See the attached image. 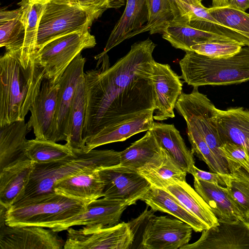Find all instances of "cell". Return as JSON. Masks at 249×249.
Instances as JSON below:
<instances>
[{
    "label": "cell",
    "mask_w": 249,
    "mask_h": 249,
    "mask_svg": "<svg viewBox=\"0 0 249 249\" xmlns=\"http://www.w3.org/2000/svg\"><path fill=\"white\" fill-rule=\"evenodd\" d=\"M48 0H21L18 4L22 11L25 28V39L23 51L35 57L39 23Z\"/></svg>",
    "instance_id": "d6a6232c"
},
{
    "label": "cell",
    "mask_w": 249,
    "mask_h": 249,
    "mask_svg": "<svg viewBox=\"0 0 249 249\" xmlns=\"http://www.w3.org/2000/svg\"><path fill=\"white\" fill-rule=\"evenodd\" d=\"M120 163V152L95 149L89 151L83 149L73 150L72 154L56 160L34 163L24 194L18 201L54 193L55 183L80 172Z\"/></svg>",
    "instance_id": "3957f363"
},
{
    "label": "cell",
    "mask_w": 249,
    "mask_h": 249,
    "mask_svg": "<svg viewBox=\"0 0 249 249\" xmlns=\"http://www.w3.org/2000/svg\"><path fill=\"white\" fill-rule=\"evenodd\" d=\"M186 124L187 136L193 154L205 162L211 172L229 174V170L220 163L201 134L193 125L189 123Z\"/></svg>",
    "instance_id": "74e56055"
},
{
    "label": "cell",
    "mask_w": 249,
    "mask_h": 249,
    "mask_svg": "<svg viewBox=\"0 0 249 249\" xmlns=\"http://www.w3.org/2000/svg\"><path fill=\"white\" fill-rule=\"evenodd\" d=\"M99 17L70 0H48L38 25L37 51L61 36L89 31L92 22Z\"/></svg>",
    "instance_id": "8992f818"
},
{
    "label": "cell",
    "mask_w": 249,
    "mask_h": 249,
    "mask_svg": "<svg viewBox=\"0 0 249 249\" xmlns=\"http://www.w3.org/2000/svg\"><path fill=\"white\" fill-rule=\"evenodd\" d=\"M148 19L146 0H126V5L107 41L103 51L107 53L124 40L143 33Z\"/></svg>",
    "instance_id": "e0dca14e"
},
{
    "label": "cell",
    "mask_w": 249,
    "mask_h": 249,
    "mask_svg": "<svg viewBox=\"0 0 249 249\" xmlns=\"http://www.w3.org/2000/svg\"><path fill=\"white\" fill-rule=\"evenodd\" d=\"M226 187L243 218L249 220V174L242 168L230 172Z\"/></svg>",
    "instance_id": "d590c367"
},
{
    "label": "cell",
    "mask_w": 249,
    "mask_h": 249,
    "mask_svg": "<svg viewBox=\"0 0 249 249\" xmlns=\"http://www.w3.org/2000/svg\"><path fill=\"white\" fill-rule=\"evenodd\" d=\"M152 76L156 101L154 119L164 121L175 117L174 109L182 92L180 77L169 65L155 61Z\"/></svg>",
    "instance_id": "9a60e30c"
},
{
    "label": "cell",
    "mask_w": 249,
    "mask_h": 249,
    "mask_svg": "<svg viewBox=\"0 0 249 249\" xmlns=\"http://www.w3.org/2000/svg\"><path fill=\"white\" fill-rule=\"evenodd\" d=\"M212 7L227 6L229 5V0H212Z\"/></svg>",
    "instance_id": "ee69618b"
},
{
    "label": "cell",
    "mask_w": 249,
    "mask_h": 249,
    "mask_svg": "<svg viewBox=\"0 0 249 249\" xmlns=\"http://www.w3.org/2000/svg\"><path fill=\"white\" fill-rule=\"evenodd\" d=\"M98 170L83 171L59 181L54 186V192L84 200L103 197L104 183Z\"/></svg>",
    "instance_id": "603a6c76"
},
{
    "label": "cell",
    "mask_w": 249,
    "mask_h": 249,
    "mask_svg": "<svg viewBox=\"0 0 249 249\" xmlns=\"http://www.w3.org/2000/svg\"><path fill=\"white\" fill-rule=\"evenodd\" d=\"M193 231L191 226L179 219L154 215L144 226L141 248L180 249L189 243Z\"/></svg>",
    "instance_id": "30bf717a"
},
{
    "label": "cell",
    "mask_w": 249,
    "mask_h": 249,
    "mask_svg": "<svg viewBox=\"0 0 249 249\" xmlns=\"http://www.w3.org/2000/svg\"><path fill=\"white\" fill-rule=\"evenodd\" d=\"M244 46L233 40H217L205 42L191 46L192 51L213 58L232 56Z\"/></svg>",
    "instance_id": "f35d334b"
},
{
    "label": "cell",
    "mask_w": 249,
    "mask_h": 249,
    "mask_svg": "<svg viewBox=\"0 0 249 249\" xmlns=\"http://www.w3.org/2000/svg\"><path fill=\"white\" fill-rule=\"evenodd\" d=\"M59 88L58 82L54 83L44 78L40 89L30 109L31 116L27 122L29 127L33 129L36 139L53 141Z\"/></svg>",
    "instance_id": "5bb4252c"
},
{
    "label": "cell",
    "mask_w": 249,
    "mask_h": 249,
    "mask_svg": "<svg viewBox=\"0 0 249 249\" xmlns=\"http://www.w3.org/2000/svg\"><path fill=\"white\" fill-rule=\"evenodd\" d=\"M194 186L218 219H244L231 199L226 187L196 178H194Z\"/></svg>",
    "instance_id": "d4e9b609"
},
{
    "label": "cell",
    "mask_w": 249,
    "mask_h": 249,
    "mask_svg": "<svg viewBox=\"0 0 249 249\" xmlns=\"http://www.w3.org/2000/svg\"><path fill=\"white\" fill-rule=\"evenodd\" d=\"M86 59L79 53L66 69L58 83L53 127V141H66L69 136L71 110L77 86L83 75Z\"/></svg>",
    "instance_id": "7c38bea8"
},
{
    "label": "cell",
    "mask_w": 249,
    "mask_h": 249,
    "mask_svg": "<svg viewBox=\"0 0 249 249\" xmlns=\"http://www.w3.org/2000/svg\"><path fill=\"white\" fill-rule=\"evenodd\" d=\"M179 64L182 73L180 78L194 88L246 82L249 81V46H243L232 56L223 58L187 52Z\"/></svg>",
    "instance_id": "277c9868"
},
{
    "label": "cell",
    "mask_w": 249,
    "mask_h": 249,
    "mask_svg": "<svg viewBox=\"0 0 249 249\" xmlns=\"http://www.w3.org/2000/svg\"><path fill=\"white\" fill-rule=\"evenodd\" d=\"M194 178L203 181L216 183L226 187V180L228 174L224 175L212 172H207L200 170L195 165L190 173Z\"/></svg>",
    "instance_id": "b9f144b4"
},
{
    "label": "cell",
    "mask_w": 249,
    "mask_h": 249,
    "mask_svg": "<svg viewBox=\"0 0 249 249\" xmlns=\"http://www.w3.org/2000/svg\"><path fill=\"white\" fill-rule=\"evenodd\" d=\"M96 44L95 36L88 31L70 33L51 40L39 49L35 59L43 69L44 78L54 83L73 59L86 49Z\"/></svg>",
    "instance_id": "ba28073f"
},
{
    "label": "cell",
    "mask_w": 249,
    "mask_h": 249,
    "mask_svg": "<svg viewBox=\"0 0 249 249\" xmlns=\"http://www.w3.org/2000/svg\"><path fill=\"white\" fill-rule=\"evenodd\" d=\"M104 183L103 197L123 200L129 205L143 198L152 185L138 171L119 164L99 169Z\"/></svg>",
    "instance_id": "9c48e42d"
},
{
    "label": "cell",
    "mask_w": 249,
    "mask_h": 249,
    "mask_svg": "<svg viewBox=\"0 0 249 249\" xmlns=\"http://www.w3.org/2000/svg\"><path fill=\"white\" fill-rule=\"evenodd\" d=\"M149 38L136 42L110 66L107 53L94 56L95 69L84 73L86 117L83 138L114 128L142 113L156 109L153 53Z\"/></svg>",
    "instance_id": "6da1fadb"
},
{
    "label": "cell",
    "mask_w": 249,
    "mask_h": 249,
    "mask_svg": "<svg viewBox=\"0 0 249 249\" xmlns=\"http://www.w3.org/2000/svg\"><path fill=\"white\" fill-rule=\"evenodd\" d=\"M25 28L20 7L12 10L0 11V46L6 51L23 49Z\"/></svg>",
    "instance_id": "4dcf8cb0"
},
{
    "label": "cell",
    "mask_w": 249,
    "mask_h": 249,
    "mask_svg": "<svg viewBox=\"0 0 249 249\" xmlns=\"http://www.w3.org/2000/svg\"><path fill=\"white\" fill-rule=\"evenodd\" d=\"M229 6L245 12L249 8V0H229Z\"/></svg>",
    "instance_id": "7bdbcfd3"
},
{
    "label": "cell",
    "mask_w": 249,
    "mask_h": 249,
    "mask_svg": "<svg viewBox=\"0 0 249 249\" xmlns=\"http://www.w3.org/2000/svg\"><path fill=\"white\" fill-rule=\"evenodd\" d=\"M139 172L152 186L161 189L176 182L186 181L187 173L163 149L162 159L159 164Z\"/></svg>",
    "instance_id": "1f68e13d"
},
{
    "label": "cell",
    "mask_w": 249,
    "mask_h": 249,
    "mask_svg": "<svg viewBox=\"0 0 249 249\" xmlns=\"http://www.w3.org/2000/svg\"><path fill=\"white\" fill-rule=\"evenodd\" d=\"M44 78L35 57L23 49L6 51L0 58V126L24 120Z\"/></svg>",
    "instance_id": "7a4b0ae2"
},
{
    "label": "cell",
    "mask_w": 249,
    "mask_h": 249,
    "mask_svg": "<svg viewBox=\"0 0 249 249\" xmlns=\"http://www.w3.org/2000/svg\"><path fill=\"white\" fill-rule=\"evenodd\" d=\"M216 121L222 142L244 147L249 153V110L242 107L217 108Z\"/></svg>",
    "instance_id": "ffe728a7"
},
{
    "label": "cell",
    "mask_w": 249,
    "mask_h": 249,
    "mask_svg": "<svg viewBox=\"0 0 249 249\" xmlns=\"http://www.w3.org/2000/svg\"><path fill=\"white\" fill-rule=\"evenodd\" d=\"M55 192L18 201L7 209L5 224L36 226L52 229L84 212L89 202Z\"/></svg>",
    "instance_id": "5b68a950"
},
{
    "label": "cell",
    "mask_w": 249,
    "mask_h": 249,
    "mask_svg": "<svg viewBox=\"0 0 249 249\" xmlns=\"http://www.w3.org/2000/svg\"><path fill=\"white\" fill-rule=\"evenodd\" d=\"M40 226L0 225V249H62L64 240L52 229Z\"/></svg>",
    "instance_id": "4fadbf2b"
},
{
    "label": "cell",
    "mask_w": 249,
    "mask_h": 249,
    "mask_svg": "<svg viewBox=\"0 0 249 249\" xmlns=\"http://www.w3.org/2000/svg\"><path fill=\"white\" fill-rule=\"evenodd\" d=\"M31 130L25 120L0 126V171L28 159L25 153L28 141L26 136Z\"/></svg>",
    "instance_id": "7402d4cb"
},
{
    "label": "cell",
    "mask_w": 249,
    "mask_h": 249,
    "mask_svg": "<svg viewBox=\"0 0 249 249\" xmlns=\"http://www.w3.org/2000/svg\"><path fill=\"white\" fill-rule=\"evenodd\" d=\"M218 223L202 231L195 242L180 249H249V220L218 219Z\"/></svg>",
    "instance_id": "8fae6325"
},
{
    "label": "cell",
    "mask_w": 249,
    "mask_h": 249,
    "mask_svg": "<svg viewBox=\"0 0 249 249\" xmlns=\"http://www.w3.org/2000/svg\"><path fill=\"white\" fill-rule=\"evenodd\" d=\"M129 206L128 203L124 201L103 197V198L91 201L84 212L65 220L51 229L58 232L74 226H113L119 223L123 212Z\"/></svg>",
    "instance_id": "2e32d148"
},
{
    "label": "cell",
    "mask_w": 249,
    "mask_h": 249,
    "mask_svg": "<svg viewBox=\"0 0 249 249\" xmlns=\"http://www.w3.org/2000/svg\"><path fill=\"white\" fill-rule=\"evenodd\" d=\"M182 21L195 28L227 36L245 46H249V40L233 30L217 22L210 14L208 8L201 3H186Z\"/></svg>",
    "instance_id": "83f0119b"
},
{
    "label": "cell",
    "mask_w": 249,
    "mask_h": 249,
    "mask_svg": "<svg viewBox=\"0 0 249 249\" xmlns=\"http://www.w3.org/2000/svg\"><path fill=\"white\" fill-rule=\"evenodd\" d=\"M208 11L220 24L249 40V14L229 5L208 8Z\"/></svg>",
    "instance_id": "8d00e7d4"
},
{
    "label": "cell",
    "mask_w": 249,
    "mask_h": 249,
    "mask_svg": "<svg viewBox=\"0 0 249 249\" xmlns=\"http://www.w3.org/2000/svg\"><path fill=\"white\" fill-rule=\"evenodd\" d=\"M34 163L25 159L0 171V205L7 210L23 197Z\"/></svg>",
    "instance_id": "ac0fdd59"
},
{
    "label": "cell",
    "mask_w": 249,
    "mask_h": 249,
    "mask_svg": "<svg viewBox=\"0 0 249 249\" xmlns=\"http://www.w3.org/2000/svg\"><path fill=\"white\" fill-rule=\"evenodd\" d=\"M163 189L175 196L209 229L218 223V218L209 206L186 181L176 182Z\"/></svg>",
    "instance_id": "f1b7e54d"
},
{
    "label": "cell",
    "mask_w": 249,
    "mask_h": 249,
    "mask_svg": "<svg viewBox=\"0 0 249 249\" xmlns=\"http://www.w3.org/2000/svg\"><path fill=\"white\" fill-rule=\"evenodd\" d=\"M151 130L161 147L187 173L190 174L195 166L194 154L187 148L174 125L154 122Z\"/></svg>",
    "instance_id": "484cf974"
},
{
    "label": "cell",
    "mask_w": 249,
    "mask_h": 249,
    "mask_svg": "<svg viewBox=\"0 0 249 249\" xmlns=\"http://www.w3.org/2000/svg\"><path fill=\"white\" fill-rule=\"evenodd\" d=\"M175 108L186 123L193 125L198 130L220 163L228 169L220 150L223 142L216 121L217 108L208 97L200 92L198 88H194L190 93L182 92Z\"/></svg>",
    "instance_id": "52a82bcc"
},
{
    "label": "cell",
    "mask_w": 249,
    "mask_h": 249,
    "mask_svg": "<svg viewBox=\"0 0 249 249\" xmlns=\"http://www.w3.org/2000/svg\"><path fill=\"white\" fill-rule=\"evenodd\" d=\"M141 200L154 211L167 213L187 223L196 232L209 229L175 196L164 189L152 186Z\"/></svg>",
    "instance_id": "cb8c5ba5"
},
{
    "label": "cell",
    "mask_w": 249,
    "mask_h": 249,
    "mask_svg": "<svg viewBox=\"0 0 249 249\" xmlns=\"http://www.w3.org/2000/svg\"><path fill=\"white\" fill-rule=\"evenodd\" d=\"M86 117V97L83 75L80 78L71 107L69 136L65 143L72 150H85L83 138Z\"/></svg>",
    "instance_id": "f546056e"
},
{
    "label": "cell",
    "mask_w": 249,
    "mask_h": 249,
    "mask_svg": "<svg viewBox=\"0 0 249 249\" xmlns=\"http://www.w3.org/2000/svg\"><path fill=\"white\" fill-rule=\"evenodd\" d=\"M220 150L227 161L230 173L242 168L249 174V153L246 148L227 142L222 144Z\"/></svg>",
    "instance_id": "ab89813d"
},
{
    "label": "cell",
    "mask_w": 249,
    "mask_h": 249,
    "mask_svg": "<svg viewBox=\"0 0 249 249\" xmlns=\"http://www.w3.org/2000/svg\"><path fill=\"white\" fill-rule=\"evenodd\" d=\"M82 8L100 17L107 9H117L124 5L126 0H70Z\"/></svg>",
    "instance_id": "60d3db41"
},
{
    "label": "cell",
    "mask_w": 249,
    "mask_h": 249,
    "mask_svg": "<svg viewBox=\"0 0 249 249\" xmlns=\"http://www.w3.org/2000/svg\"><path fill=\"white\" fill-rule=\"evenodd\" d=\"M25 153L28 159L35 163H42L68 157L73 153V150L66 144L35 138L27 141Z\"/></svg>",
    "instance_id": "e575fe53"
},
{
    "label": "cell",
    "mask_w": 249,
    "mask_h": 249,
    "mask_svg": "<svg viewBox=\"0 0 249 249\" xmlns=\"http://www.w3.org/2000/svg\"><path fill=\"white\" fill-rule=\"evenodd\" d=\"M199 0V1H200V2H201V1L202 0Z\"/></svg>",
    "instance_id": "bcb514c9"
},
{
    "label": "cell",
    "mask_w": 249,
    "mask_h": 249,
    "mask_svg": "<svg viewBox=\"0 0 249 249\" xmlns=\"http://www.w3.org/2000/svg\"><path fill=\"white\" fill-rule=\"evenodd\" d=\"M154 111H147L114 128L102 130L87 138L85 150L89 151L102 145L124 141L135 134L151 129L154 122Z\"/></svg>",
    "instance_id": "44dd1931"
},
{
    "label": "cell",
    "mask_w": 249,
    "mask_h": 249,
    "mask_svg": "<svg viewBox=\"0 0 249 249\" xmlns=\"http://www.w3.org/2000/svg\"><path fill=\"white\" fill-rule=\"evenodd\" d=\"M148 21L143 32L162 34L166 25L173 20H178L181 13L176 0H146Z\"/></svg>",
    "instance_id": "836d02e7"
},
{
    "label": "cell",
    "mask_w": 249,
    "mask_h": 249,
    "mask_svg": "<svg viewBox=\"0 0 249 249\" xmlns=\"http://www.w3.org/2000/svg\"><path fill=\"white\" fill-rule=\"evenodd\" d=\"M162 154L163 149L150 129L140 139L120 152V165L139 172L159 164Z\"/></svg>",
    "instance_id": "d6986e66"
},
{
    "label": "cell",
    "mask_w": 249,
    "mask_h": 249,
    "mask_svg": "<svg viewBox=\"0 0 249 249\" xmlns=\"http://www.w3.org/2000/svg\"><path fill=\"white\" fill-rule=\"evenodd\" d=\"M162 35V38L173 47L185 52L192 51L191 46L205 42L233 40L222 35L195 28L185 22L177 20L170 22L164 29Z\"/></svg>",
    "instance_id": "4316f807"
},
{
    "label": "cell",
    "mask_w": 249,
    "mask_h": 249,
    "mask_svg": "<svg viewBox=\"0 0 249 249\" xmlns=\"http://www.w3.org/2000/svg\"><path fill=\"white\" fill-rule=\"evenodd\" d=\"M189 4L197 5L201 3L198 0H180Z\"/></svg>",
    "instance_id": "f6af8a7d"
}]
</instances>
